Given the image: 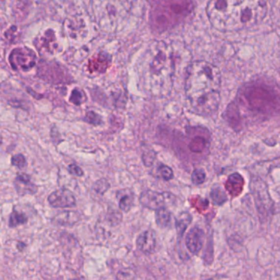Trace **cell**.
Instances as JSON below:
<instances>
[{
	"instance_id": "ba28073f",
	"label": "cell",
	"mask_w": 280,
	"mask_h": 280,
	"mask_svg": "<svg viewBox=\"0 0 280 280\" xmlns=\"http://www.w3.org/2000/svg\"><path fill=\"white\" fill-rule=\"evenodd\" d=\"M49 204L53 208H71L76 206V200L73 192L61 188L52 192L48 197Z\"/></svg>"
},
{
	"instance_id": "ac0fdd59",
	"label": "cell",
	"mask_w": 280,
	"mask_h": 280,
	"mask_svg": "<svg viewBox=\"0 0 280 280\" xmlns=\"http://www.w3.org/2000/svg\"><path fill=\"white\" fill-rule=\"evenodd\" d=\"M28 221V218L24 213L19 212L16 209H13V212L11 213L9 216V227L17 228L20 225H25Z\"/></svg>"
},
{
	"instance_id": "e0dca14e",
	"label": "cell",
	"mask_w": 280,
	"mask_h": 280,
	"mask_svg": "<svg viewBox=\"0 0 280 280\" xmlns=\"http://www.w3.org/2000/svg\"><path fill=\"white\" fill-rule=\"evenodd\" d=\"M121 193L119 197V208L124 212H128L133 206L135 195L130 189L123 190Z\"/></svg>"
},
{
	"instance_id": "6da1fadb",
	"label": "cell",
	"mask_w": 280,
	"mask_h": 280,
	"mask_svg": "<svg viewBox=\"0 0 280 280\" xmlns=\"http://www.w3.org/2000/svg\"><path fill=\"white\" fill-rule=\"evenodd\" d=\"M220 69L206 61H195L187 68L185 93L194 114L208 117L215 114L221 101Z\"/></svg>"
},
{
	"instance_id": "2e32d148",
	"label": "cell",
	"mask_w": 280,
	"mask_h": 280,
	"mask_svg": "<svg viewBox=\"0 0 280 280\" xmlns=\"http://www.w3.org/2000/svg\"><path fill=\"white\" fill-rule=\"evenodd\" d=\"M192 216L190 213H180L178 217L175 218V228L177 231L178 236L179 238L182 237L185 231L187 228L192 224Z\"/></svg>"
},
{
	"instance_id": "7a4b0ae2",
	"label": "cell",
	"mask_w": 280,
	"mask_h": 280,
	"mask_svg": "<svg viewBox=\"0 0 280 280\" xmlns=\"http://www.w3.org/2000/svg\"><path fill=\"white\" fill-rule=\"evenodd\" d=\"M267 0H210L206 14L220 32H235L253 27L267 14Z\"/></svg>"
},
{
	"instance_id": "5b68a950",
	"label": "cell",
	"mask_w": 280,
	"mask_h": 280,
	"mask_svg": "<svg viewBox=\"0 0 280 280\" xmlns=\"http://www.w3.org/2000/svg\"><path fill=\"white\" fill-rule=\"evenodd\" d=\"M9 63L16 71H29L36 65V53L26 47L14 49L9 55Z\"/></svg>"
},
{
	"instance_id": "484cf974",
	"label": "cell",
	"mask_w": 280,
	"mask_h": 280,
	"mask_svg": "<svg viewBox=\"0 0 280 280\" xmlns=\"http://www.w3.org/2000/svg\"><path fill=\"white\" fill-rule=\"evenodd\" d=\"M68 171L69 174L76 176V177H82L84 175V172L82 169L75 164H72L68 167Z\"/></svg>"
},
{
	"instance_id": "7402d4cb",
	"label": "cell",
	"mask_w": 280,
	"mask_h": 280,
	"mask_svg": "<svg viewBox=\"0 0 280 280\" xmlns=\"http://www.w3.org/2000/svg\"><path fill=\"white\" fill-rule=\"evenodd\" d=\"M84 121L87 124H91L94 126H99L103 124V119L101 115L96 114V112L89 111L86 113V116L84 117Z\"/></svg>"
},
{
	"instance_id": "5bb4252c",
	"label": "cell",
	"mask_w": 280,
	"mask_h": 280,
	"mask_svg": "<svg viewBox=\"0 0 280 280\" xmlns=\"http://www.w3.org/2000/svg\"><path fill=\"white\" fill-rule=\"evenodd\" d=\"M244 186V179L242 175L238 173H235L230 175L225 184L226 189L232 197H237L241 194Z\"/></svg>"
},
{
	"instance_id": "4fadbf2b",
	"label": "cell",
	"mask_w": 280,
	"mask_h": 280,
	"mask_svg": "<svg viewBox=\"0 0 280 280\" xmlns=\"http://www.w3.org/2000/svg\"><path fill=\"white\" fill-rule=\"evenodd\" d=\"M80 220V215L76 211H63L58 213L52 219V224L56 226L63 227H72L78 223Z\"/></svg>"
},
{
	"instance_id": "ffe728a7",
	"label": "cell",
	"mask_w": 280,
	"mask_h": 280,
	"mask_svg": "<svg viewBox=\"0 0 280 280\" xmlns=\"http://www.w3.org/2000/svg\"><path fill=\"white\" fill-rule=\"evenodd\" d=\"M110 187V184L106 179L104 178H101V179L96 181L92 186V190L96 194L99 196H103L105 192L109 190Z\"/></svg>"
},
{
	"instance_id": "d6986e66",
	"label": "cell",
	"mask_w": 280,
	"mask_h": 280,
	"mask_svg": "<svg viewBox=\"0 0 280 280\" xmlns=\"http://www.w3.org/2000/svg\"><path fill=\"white\" fill-rule=\"evenodd\" d=\"M210 197L212 199L214 204L217 205H221L225 204L228 201V197L226 193L220 187H214L210 192Z\"/></svg>"
},
{
	"instance_id": "4316f807",
	"label": "cell",
	"mask_w": 280,
	"mask_h": 280,
	"mask_svg": "<svg viewBox=\"0 0 280 280\" xmlns=\"http://www.w3.org/2000/svg\"><path fill=\"white\" fill-rule=\"evenodd\" d=\"M135 276H134V273L131 271V270H122L118 273V275H117V279H122V280H124V279H134Z\"/></svg>"
},
{
	"instance_id": "44dd1931",
	"label": "cell",
	"mask_w": 280,
	"mask_h": 280,
	"mask_svg": "<svg viewBox=\"0 0 280 280\" xmlns=\"http://www.w3.org/2000/svg\"><path fill=\"white\" fill-rule=\"evenodd\" d=\"M86 100L87 98H86V94L80 89H74L70 96V101L75 105H81L86 102Z\"/></svg>"
},
{
	"instance_id": "cb8c5ba5",
	"label": "cell",
	"mask_w": 280,
	"mask_h": 280,
	"mask_svg": "<svg viewBox=\"0 0 280 280\" xmlns=\"http://www.w3.org/2000/svg\"><path fill=\"white\" fill-rule=\"evenodd\" d=\"M158 172H159L160 177H161L164 181L168 182V181H170V180L174 178V171H173V169H172L170 167L168 166V165H165V164L159 165V168H158Z\"/></svg>"
},
{
	"instance_id": "83f0119b",
	"label": "cell",
	"mask_w": 280,
	"mask_h": 280,
	"mask_svg": "<svg viewBox=\"0 0 280 280\" xmlns=\"http://www.w3.org/2000/svg\"><path fill=\"white\" fill-rule=\"evenodd\" d=\"M51 138H52V141H53V143H55L56 145L59 144L60 143L61 140L60 139V133H59V131H58V129L57 127H53V128L51 129Z\"/></svg>"
},
{
	"instance_id": "d4e9b609",
	"label": "cell",
	"mask_w": 280,
	"mask_h": 280,
	"mask_svg": "<svg viewBox=\"0 0 280 280\" xmlns=\"http://www.w3.org/2000/svg\"><path fill=\"white\" fill-rule=\"evenodd\" d=\"M11 163H12V165L20 169H24L27 165V162H26L25 156L22 154L13 155L11 159Z\"/></svg>"
},
{
	"instance_id": "9a60e30c",
	"label": "cell",
	"mask_w": 280,
	"mask_h": 280,
	"mask_svg": "<svg viewBox=\"0 0 280 280\" xmlns=\"http://www.w3.org/2000/svg\"><path fill=\"white\" fill-rule=\"evenodd\" d=\"M172 213L165 206L155 209V221L160 229H166L172 224Z\"/></svg>"
},
{
	"instance_id": "277c9868",
	"label": "cell",
	"mask_w": 280,
	"mask_h": 280,
	"mask_svg": "<svg viewBox=\"0 0 280 280\" xmlns=\"http://www.w3.org/2000/svg\"><path fill=\"white\" fill-rule=\"evenodd\" d=\"M194 8L192 0H151L150 26L157 34L174 30L193 15Z\"/></svg>"
},
{
	"instance_id": "52a82bcc",
	"label": "cell",
	"mask_w": 280,
	"mask_h": 280,
	"mask_svg": "<svg viewBox=\"0 0 280 280\" xmlns=\"http://www.w3.org/2000/svg\"><path fill=\"white\" fill-rule=\"evenodd\" d=\"M34 45L42 55H53L58 51V41L52 30H47L36 37Z\"/></svg>"
},
{
	"instance_id": "3957f363",
	"label": "cell",
	"mask_w": 280,
	"mask_h": 280,
	"mask_svg": "<svg viewBox=\"0 0 280 280\" xmlns=\"http://www.w3.org/2000/svg\"><path fill=\"white\" fill-rule=\"evenodd\" d=\"M139 76L145 90L153 96L170 93L175 73V58L171 47L163 41L149 46L139 65Z\"/></svg>"
},
{
	"instance_id": "8fae6325",
	"label": "cell",
	"mask_w": 280,
	"mask_h": 280,
	"mask_svg": "<svg viewBox=\"0 0 280 280\" xmlns=\"http://www.w3.org/2000/svg\"><path fill=\"white\" fill-rule=\"evenodd\" d=\"M14 187L19 196L34 195L38 192V187L31 182L30 175L23 173L17 175L14 180Z\"/></svg>"
},
{
	"instance_id": "f1b7e54d",
	"label": "cell",
	"mask_w": 280,
	"mask_h": 280,
	"mask_svg": "<svg viewBox=\"0 0 280 280\" xmlns=\"http://www.w3.org/2000/svg\"><path fill=\"white\" fill-rule=\"evenodd\" d=\"M17 248H18V251L19 252H23L25 248V243H23V242H18V246H17Z\"/></svg>"
},
{
	"instance_id": "8992f818",
	"label": "cell",
	"mask_w": 280,
	"mask_h": 280,
	"mask_svg": "<svg viewBox=\"0 0 280 280\" xmlns=\"http://www.w3.org/2000/svg\"><path fill=\"white\" fill-rule=\"evenodd\" d=\"M174 201V195L169 192H158L152 190H146L140 196V203L147 209H155Z\"/></svg>"
},
{
	"instance_id": "30bf717a",
	"label": "cell",
	"mask_w": 280,
	"mask_h": 280,
	"mask_svg": "<svg viewBox=\"0 0 280 280\" xmlns=\"http://www.w3.org/2000/svg\"><path fill=\"white\" fill-rule=\"evenodd\" d=\"M136 245L137 249L143 254H152L156 247L155 232L152 229L146 230L137 237Z\"/></svg>"
},
{
	"instance_id": "7c38bea8",
	"label": "cell",
	"mask_w": 280,
	"mask_h": 280,
	"mask_svg": "<svg viewBox=\"0 0 280 280\" xmlns=\"http://www.w3.org/2000/svg\"><path fill=\"white\" fill-rule=\"evenodd\" d=\"M111 64V58L105 53H100L94 56L88 63V71L91 74H104Z\"/></svg>"
},
{
	"instance_id": "9c48e42d",
	"label": "cell",
	"mask_w": 280,
	"mask_h": 280,
	"mask_svg": "<svg viewBox=\"0 0 280 280\" xmlns=\"http://www.w3.org/2000/svg\"><path fill=\"white\" fill-rule=\"evenodd\" d=\"M204 240V230L198 226H194L188 231L186 235L185 243H186L187 249L192 255H198L203 247Z\"/></svg>"
},
{
	"instance_id": "603a6c76",
	"label": "cell",
	"mask_w": 280,
	"mask_h": 280,
	"mask_svg": "<svg viewBox=\"0 0 280 280\" xmlns=\"http://www.w3.org/2000/svg\"><path fill=\"white\" fill-rule=\"evenodd\" d=\"M192 182L193 184H202L206 179V174L203 169H195L192 174Z\"/></svg>"
}]
</instances>
